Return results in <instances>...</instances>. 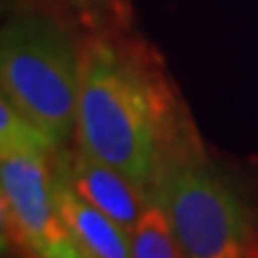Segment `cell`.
I'll list each match as a JSON object with an SVG mask.
<instances>
[{
  "label": "cell",
  "instance_id": "cell-1",
  "mask_svg": "<svg viewBox=\"0 0 258 258\" xmlns=\"http://www.w3.org/2000/svg\"><path fill=\"white\" fill-rule=\"evenodd\" d=\"M72 144L151 196L175 165L206 156L163 57L129 29H91L82 41Z\"/></svg>",
  "mask_w": 258,
  "mask_h": 258
},
{
  "label": "cell",
  "instance_id": "cell-2",
  "mask_svg": "<svg viewBox=\"0 0 258 258\" xmlns=\"http://www.w3.org/2000/svg\"><path fill=\"white\" fill-rule=\"evenodd\" d=\"M0 86L3 98L57 148L67 146L82 86V43L55 15L22 10L0 31Z\"/></svg>",
  "mask_w": 258,
  "mask_h": 258
},
{
  "label": "cell",
  "instance_id": "cell-3",
  "mask_svg": "<svg viewBox=\"0 0 258 258\" xmlns=\"http://www.w3.org/2000/svg\"><path fill=\"white\" fill-rule=\"evenodd\" d=\"M186 258H249L256 227L237 186L206 156L175 165L153 191Z\"/></svg>",
  "mask_w": 258,
  "mask_h": 258
},
{
  "label": "cell",
  "instance_id": "cell-4",
  "mask_svg": "<svg viewBox=\"0 0 258 258\" xmlns=\"http://www.w3.org/2000/svg\"><path fill=\"white\" fill-rule=\"evenodd\" d=\"M55 153L57 148L0 151L3 239L22 258H86L57 211Z\"/></svg>",
  "mask_w": 258,
  "mask_h": 258
},
{
  "label": "cell",
  "instance_id": "cell-5",
  "mask_svg": "<svg viewBox=\"0 0 258 258\" xmlns=\"http://www.w3.org/2000/svg\"><path fill=\"white\" fill-rule=\"evenodd\" d=\"M55 175L84 201L110 215L132 234L141 215L153 203V196L132 182L120 170L86 156L77 146H62L55 153Z\"/></svg>",
  "mask_w": 258,
  "mask_h": 258
},
{
  "label": "cell",
  "instance_id": "cell-6",
  "mask_svg": "<svg viewBox=\"0 0 258 258\" xmlns=\"http://www.w3.org/2000/svg\"><path fill=\"white\" fill-rule=\"evenodd\" d=\"M55 201L64 227L89 258H132V234L110 215L84 201L55 175Z\"/></svg>",
  "mask_w": 258,
  "mask_h": 258
},
{
  "label": "cell",
  "instance_id": "cell-7",
  "mask_svg": "<svg viewBox=\"0 0 258 258\" xmlns=\"http://www.w3.org/2000/svg\"><path fill=\"white\" fill-rule=\"evenodd\" d=\"M132 258H186L165 208L153 201L132 230Z\"/></svg>",
  "mask_w": 258,
  "mask_h": 258
},
{
  "label": "cell",
  "instance_id": "cell-8",
  "mask_svg": "<svg viewBox=\"0 0 258 258\" xmlns=\"http://www.w3.org/2000/svg\"><path fill=\"white\" fill-rule=\"evenodd\" d=\"M91 29H129V0H64Z\"/></svg>",
  "mask_w": 258,
  "mask_h": 258
},
{
  "label": "cell",
  "instance_id": "cell-9",
  "mask_svg": "<svg viewBox=\"0 0 258 258\" xmlns=\"http://www.w3.org/2000/svg\"><path fill=\"white\" fill-rule=\"evenodd\" d=\"M249 258H258V230H256V237H253V244H251Z\"/></svg>",
  "mask_w": 258,
  "mask_h": 258
},
{
  "label": "cell",
  "instance_id": "cell-10",
  "mask_svg": "<svg viewBox=\"0 0 258 258\" xmlns=\"http://www.w3.org/2000/svg\"><path fill=\"white\" fill-rule=\"evenodd\" d=\"M86 258H89V256H86Z\"/></svg>",
  "mask_w": 258,
  "mask_h": 258
}]
</instances>
